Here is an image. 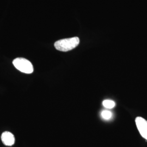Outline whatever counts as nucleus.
Masks as SVG:
<instances>
[{
  "label": "nucleus",
  "instance_id": "1",
  "mask_svg": "<svg viewBox=\"0 0 147 147\" xmlns=\"http://www.w3.org/2000/svg\"><path fill=\"white\" fill-rule=\"evenodd\" d=\"M79 43L80 39L78 37H73L59 40L55 42L54 46L57 50L67 52L77 47Z\"/></svg>",
  "mask_w": 147,
  "mask_h": 147
},
{
  "label": "nucleus",
  "instance_id": "2",
  "mask_svg": "<svg viewBox=\"0 0 147 147\" xmlns=\"http://www.w3.org/2000/svg\"><path fill=\"white\" fill-rule=\"evenodd\" d=\"M13 64L18 70L25 74H31L33 72L34 69L30 61L24 58H16Z\"/></svg>",
  "mask_w": 147,
  "mask_h": 147
},
{
  "label": "nucleus",
  "instance_id": "3",
  "mask_svg": "<svg viewBox=\"0 0 147 147\" xmlns=\"http://www.w3.org/2000/svg\"><path fill=\"white\" fill-rule=\"evenodd\" d=\"M137 129L143 138L147 140V121L141 117H137L136 119Z\"/></svg>",
  "mask_w": 147,
  "mask_h": 147
},
{
  "label": "nucleus",
  "instance_id": "4",
  "mask_svg": "<svg viewBox=\"0 0 147 147\" xmlns=\"http://www.w3.org/2000/svg\"><path fill=\"white\" fill-rule=\"evenodd\" d=\"M1 140L5 146H11L15 143V137L10 132L5 131L1 135Z\"/></svg>",
  "mask_w": 147,
  "mask_h": 147
},
{
  "label": "nucleus",
  "instance_id": "5",
  "mask_svg": "<svg viewBox=\"0 0 147 147\" xmlns=\"http://www.w3.org/2000/svg\"><path fill=\"white\" fill-rule=\"evenodd\" d=\"M102 105L107 109H112L115 107L116 103L112 100H106L103 101Z\"/></svg>",
  "mask_w": 147,
  "mask_h": 147
},
{
  "label": "nucleus",
  "instance_id": "6",
  "mask_svg": "<svg viewBox=\"0 0 147 147\" xmlns=\"http://www.w3.org/2000/svg\"><path fill=\"white\" fill-rule=\"evenodd\" d=\"M101 117L105 119V120H109L112 117V113L110 111L104 110L102 111L101 113Z\"/></svg>",
  "mask_w": 147,
  "mask_h": 147
}]
</instances>
